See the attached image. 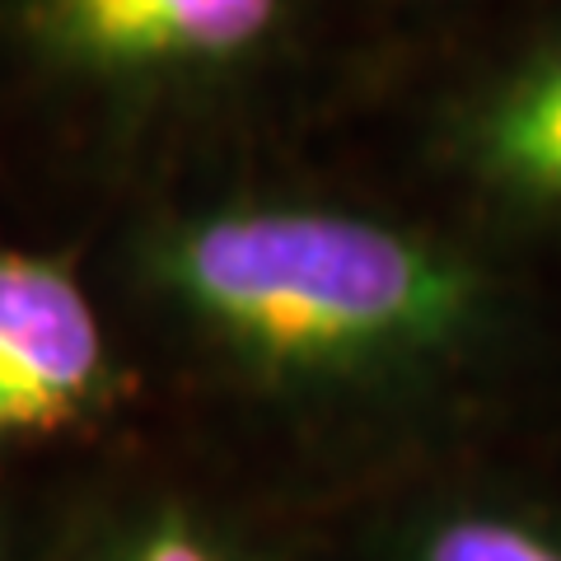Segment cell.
Masks as SVG:
<instances>
[{
	"mask_svg": "<svg viewBox=\"0 0 561 561\" xmlns=\"http://www.w3.org/2000/svg\"><path fill=\"white\" fill-rule=\"evenodd\" d=\"M154 290L272 379L351 383L435 370L491 319L463 243L346 202H216L146 239Z\"/></svg>",
	"mask_w": 561,
	"mask_h": 561,
	"instance_id": "6da1fadb",
	"label": "cell"
},
{
	"mask_svg": "<svg viewBox=\"0 0 561 561\" xmlns=\"http://www.w3.org/2000/svg\"><path fill=\"white\" fill-rule=\"evenodd\" d=\"M431 160L491 216L561 230V5L449 84L431 122Z\"/></svg>",
	"mask_w": 561,
	"mask_h": 561,
	"instance_id": "7a4b0ae2",
	"label": "cell"
},
{
	"mask_svg": "<svg viewBox=\"0 0 561 561\" xmlns=\"http://www.w3.org/2000/svg\"><path fill=\"white\" fill-rule=\"evenodd\" d=\"M14 20L66 76L160 90L262 61L290 24V0H14Z\"/></svg>",
	"mask_w": 561,
	"mask_h": 561,
	"instance_id": "3957f363",
	"label": "cell"
},
{
	"mask_svg": "<svg viewBox=\"0 0 561 561\" xmlns=\"http://www.w3.org/2000/svg\"><path fill=\"white\" fill-rule=\"evenodd\" d=\"M108 393V342L76 272L0 249V440L57 435Z\"/></svg>",
	"mask_w": 561,
	"mask_h": 561,
	"instance_id": "277c9868",
	"label": "cell"
},
{
	"mask_svg": "<svg viewBox=\"0 0 561 561\" xmlns=\"http://www.w3.org/2000/svg\"><path fill=\"white\" fill-rule=\"evenodd\" d=\"M416 561H561V542L511 515L463 511L421 538Z\"/></svg>",
	"mask_w": 561,
	"mask_h": 561,
	"instance_id": "5b68a950",
	"label": "cell"
},
{
	"mask_svg": "<svg viewBox=\"0 0 561 561\" xmlns=\"http://www.w3.org/2000/svg\"><path fill=\"white\" fill-rule=\"evenodd\" d=\"M117 561H234L225 542L197 524L187 511H164L146 519L140 529L122 542Z\"/></svg>",
	"mask_w": 561,
	"mask_h": 561,
	"instance_id": "8992f818",
	"label": "cell"
},
{
	"mask_svg": "<svg viewBox=\"0 0 561 561\" xmlns=\"http://www.w3.org/2000/svg\"><path fill=\"white\" fill-rule=\"evenodd\" d=\"M393 5H408V10H426V14H463V10H482V5H496V0H393Z\"/></svg>",
	"mask_w": 561,
	"mask_h": 561,
	"instance_id": "52a82bcc",
	"label": "cell"
}]
</instances>
